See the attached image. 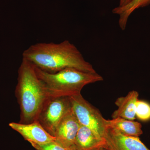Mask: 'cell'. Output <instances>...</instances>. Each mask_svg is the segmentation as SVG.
I'll list each match as a JSON object with an SVG mask.
<instances>
[{"label":"cell","instance_id":"4","mask_svg":"<svg viewBox=\"0 0 150 150\" xmlns=\"http://www.w3.org/2000/svg\"><path fill=\"white\" fill-rule=\"evenodd\" d=\"M72 109L79 123L104 139L107 131L106 119L99 110L84 98L81 93L69 97Z\"/></svg>","mask_w":150,"mask_h":150},{"label":"cell","instance_id":"3","mask_svg":"<svg viewBox=\"0 0 150 150\" xmlns=\"http://www.w3.org/2000/svg\"><path fill=\"white\" fill-rule=\"evenodd\" d=\"M35 68L49 97H69L81 93L86 85L103 81L97 72H86L70 68L51 74Z\"/></svg>","mask_w":150,"mask_h":150},{"label":"cell","instance_id":"17","mask_svg":"<svg viewBox=\"0 0 150 150\" xmlns=\"http://www.w3.org/2000/svg\"><path fill=\"white\" fill-rule=\"evenodd\" d=\"M35 150H39V149H35Z\"/></svg>","mask_w":150,"mask_h":150},{"label":"cell","instance_id":"6","mask_svg":"<svg viewBox=\"0 0 150 150\" xmlns=\"http://www.w3.org/2000/svg\"><path fill=\"white\" fill-rule=\"evenodd\" d=\"M9 126L30 143L43 145L56 140V138L49 134L37 121L26 124L11 122L9 123Z\"/></svg>","mask_w":150,"mask_h":150},{"label":"cell","instance_id":"9","mask_svg":"<svg viewBox=\"0 0 150 150\" xmlns=\"http://www.w3.org/2000/svg\"><path fill=\"white\" fill-rule=\"evenodd\" d=\"M76 150H97L106 148L105 139L100 138L90 129L80 125L75 140Z\"/></svg>","mask_w":150,"mask_h":150},{"label":"cell","instance_id":"14","mask_svg":"<svg viewBox=\"0 0 150 150\" xmlns=\"http://www.w3.org/2000/svg\"><path fill=\"white\" fill-rule=\"evenodd\" d=\"M30 144L35 149L40 150H76V147L68 148L62 146L56 141L49 144L43 145H38L34 143H30Z\"/></svg>","mask_w":150,"mask_h":150},{"label":"cell","instance_id":"7","mask_svg":"<svg viewBox=\"0 0 150 150\" xmlns=\"http://www.w3.org/2000/svg\"><path fill=\"white\" fill-rule=\"evenodd\" d=\"M108 150H150L139 137L127 136L107 128L105 137Z\"/></svg>","mask_w":150,"mask_h":150},{"label":"cell","instance_id":"11","mask_svg":"<svg viewBox=\"0 0 150 150\" xmlns=\"http://www.w3.org/2000/svg\"><path fill=\"white\" fill-rule=\"evenodd\" d=\"M107 128L115 129L123 135L139 137L143 134L142 125L139 122L117 118L105 121Z\"/></svg>","mask_w":150,"mask_h":150},{"label":"cell","instance_id":"15","mask_svg":"<svg viewBox=\"0 0 150 150\" xmlns=\"http://www.w3.org/2000/svg\"><path fill=\"white\" fill-rule=\"evenodd\" d=\"M133 0H120L119 2V7H123L125 6L129 3H131Z\"/></svg>","mask_w":150,"mask_h":150},{"label":"cell","instance_id":"12","mask_svg":"<svg viewBox=\"0 0 150 150\" xmlns=\"http://www.w3.org/2000/svg\"><path fill=\"white\" fill-rule=\"evenodd\" d=\"M150 4V0H133L125 6H117L113 9L112 13L119 16L118 24L121 29H126L129 17L134 11L147 6Z\"/></svg>","mask_w":150,"mask_h":150},{"label":"cell","instance_id":"1","mask_svg":"<svg viewBox=\"0 0 150 150\" xmlns=\"http://www.w3.org/2000/svg\"><path fill=\"white\" fill-rule=\"evenodd\" d=\"M23 59L38 69L54 74L67 69L96 73L92 65L86 61L79 49L69 40L61 43H39L25 50Z\"/></svg>","mask_w":150,"mask_h":150},{"label":"cell","instance_id":"2","mask_svg":"<svg viewBox=\"0 0 150 150\" xmlns=\"http://www.w3.org/2000/svg\"><path fill=\"white\" fill-rule=\"evenodd\" d=\"M15 94L21 110L19 123L26 124L36 121L49 97L34 65L25 59L19 68Z\"/></svg>","mask_w":150,"mask_h":150},{"label":"cell","instance_id":"8","mask_svg":"<svg viewBox=\"0 0 150 150\" xmlns=\"http://www.w3.org/2000/svg\"><path fill=\"white\" fill-rule=\"evenodd\" d=\"M80 126L71 108L56 129L54 136L56 142L65 147L74 146L75 139Z\"/></svg>","mask_w":150,"mask_h":150},{"label":"cell","instance_id":"10","mask_svg":"<svg viewBox=\"0 0 150 150\" xmlns=\"http://www.w3.org/2000/svg\"><path fill=\"white\" fill-rule=\"evenodd\" d=\"M139 94L136 91L129 92L125 96L120 97L115 103L118 108L112 115V118H122L134 121L136 118V104Z\"/></svg>","mask_w":150,"mask_h":150},{"label":"cell","instance_id":"16","mask_svg":"<svg viewBox=\"0 0 150 150\" xmlns=\"http://www.w3.org/2000/svg\"><path fill=\"white\" fill-rule=\"evenodd\" d=\"M97 150H108L107 149H105L104 148H101L100 149H98Z\"/></svg>","mask_w":150,"mask_h":150},{"label":"cell","instance_id":"5","mask_svg":"<svg viewBox=\"0 0 150 150\" xmlns=\"http://www.w3.org/2000/svg\"><path fill=\"white\" fill-rule=\"evenodd\" d=\"M71 108L69 98L49 97L41 108L36 121L54 137L59 123Z\"/></svg>","mask_w":150,"mask_h":150},{"label":"cell","instance_id":"13","mask_svg":"<svg viewBox=\"0 0 150 150\" xmlns=\"http://www.w3.org/2000/svg\"><path fill=\"white\" fill-rule=\"evenodd\" d=\"M136 116L143 121L150 119V104L143 100H138L136 104Z\"/></svg>","mask_w":150,"mask_h":150}]
</instances>
